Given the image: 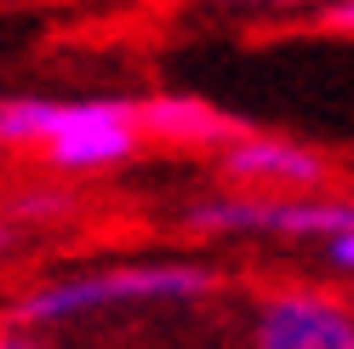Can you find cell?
I'll return each mask as SVG.
<instances>
[{
    "label": "cell",
    "instance_id": "2",
    "mask_svg": "<svg viewBox=\"0 0 354 349\" xmlns=\"http://www.w3.org/2000/svg\"><path fill=\"white\" fill-rule=\"evenodd\" d=\"M0 149H35L52 172H115L143 149L126 98H0Z\"/></svg>",
    "mask_w": 354,
    "mask_h": 349
},
{
    "label": "cell",
    "instance_id": "8",
    "mask_svg": "<svg viewBox=\"0 0 354 349\" xmlns=\"http://www.w3.org/2000/svg\"><path fill=\"white\" fill-rule=\"evenodd\" d=\"M320 29L354 35V0H320Z\"/></svg>",
    "mask_w": 354,
    "mask_h": 349
},
{
    "label": "cell",
    "instance_id": "7",
    "mask_svg": "<svg viewBox=\"0 0 354 349\" xmlns=\"http://www.w3.org/2000/svg\"><path fill=\"white\" fill-rule=\"evenodd\" d=\"M326 264H331V269H343V275H354V224L337 229V235L326 241Z\"/></svg>",
    "mask_w": 354,
    "mask_h": 349
},
{
    "label": "cell",
    "instance_id": "11",
    "mask_svg": "<svg viewBox=\"0 0 354 349\" xmlns=\"http://www.w3.org/2000/svg\"><path fill=\"white\" fill-rule=\"evenodd\" d=\"M6 247H12V229H6V224H0V252H6Z\"/></svg>",
    "mask_w": 354,
    "mask_h": 349
},
{
    "label": "cell",
    "instance_id": "4",
    "mask_svg": "<svg viewBox=\"0 0 354 349\" xmlns=\"http://www.w3.org/2000/svg\"><path fill=\"white\" fill-rule=\"evenodd\" d=\"M252 349H354V303L326 287H274L252 303Z\"/></svg>",
    "mask_w": 354,
    "mask_h": 349
},
{
    "label": "cell",
    "instance_id": "3",
    "mask_svg": "<svg viewBox=\"0 0 354 349\" xmlns=\"http://www.w3.org/2000/svg\"><path fill=\"white\" fill-rule=\"evenodd\" d=\"M194 235L229 241V235H257V241H292V247H326L337 229L354 224V201L343 195H269V189H223L183 212Z\"/></svg>",
    "mask_w": 354,
    "mask_h": 349
},
{
    "label": "cell",
    "instance_id": "1",
    "mask_svg": "<svg viewBox=\"0 0 354 349\" xmlns=\"http://www.w3.org/2000/svg\"><path fill=\"white\" fill-rule=\"evenodd\" d=\"M223 275L212 264H183V258H154V264H97L75 275H52L6 303V326L24 332H57V326H86L109 315L138 310H189L206 303Z\"/></svg>",
    "mask_w": 354,
    "mask_h": 349
},
{
    "label": "cell",
    "instance_id": "10",
    "mask_svg": "<svg viewBox=\"0 0 354 349\" xmlns=\"http://www.w3.org/2000/svg\"><path fill=\"white\" fill-rule=\"evenodd\" d=\"M229 6H308V0H229Z\"/></svg>",
    "mask_w": 354,
    "mask_h": 349
},
{
    "label": "cell",
    "instance_id": "5",
    "mask_svg": "<svg viewBox=\"0 0 354 349\" xmlns=\"http://www.w3.org/2000/svg\"><path fill=\"white\" fill-rule=\"evenodd\" d=\"M217 172L234 189H269V195H315L331 178V161L308 143L269 138V132H240L234 143L217 149Z\"/></svg>",
    "mask_w": 354,
    "mask_h": 349
},
{
    "label": "cell",
    "instance_id": "6",
    "mask_svg": "<svg viewBox=\"0 0 354 349\" xmlns=\"http://www.w3.org/2000/svg\"><path fill=\"white\" fill-rule=\"evenodd\" d=\"M138 120H143V138H160V143H177V149H223V143H234L240 132H246V126H240L234 115H223L217 103L183 98V92L143 98Z\"/></svg>",
    "mask_w": 354,
    "mask_h": 349
},
{
    "label": "cell",
    "instance_id": "9",
    "mask_svg": "<svg viewBox=\"0 0 354 349\" xmlns=\"http://www.w3.org/2000/svg\"><path fill=\"white\" fill-rule=\"evenodd\" d=\"M0 349H46L40 332H24V326H0Z\"/></svg>",
    "mask_w": 354,
    "mask_h": 349
}]
</instances>
